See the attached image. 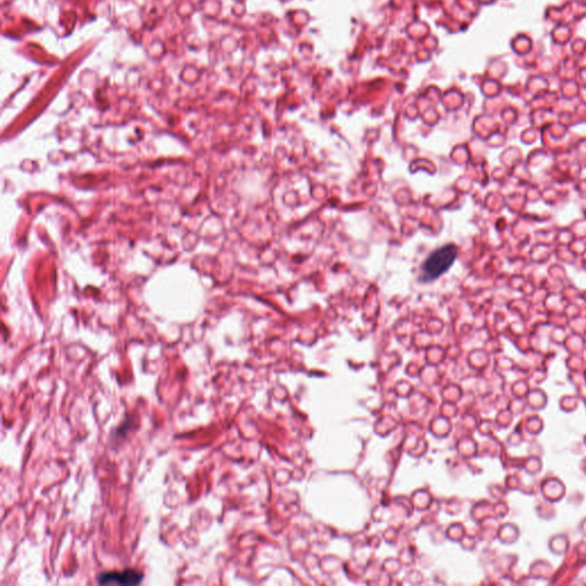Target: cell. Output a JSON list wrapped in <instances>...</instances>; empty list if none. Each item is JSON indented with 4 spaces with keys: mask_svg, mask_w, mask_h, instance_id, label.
I'll use <instances>...</instances> for the list:
<instances>
[{
    "mask_svg": "<svg viewBox=\"0 0 586 586\" xmlns=\"http://www.w3.org/2000/svg\"><path fill=\"white\" fill-rule=\"evenodd\" d=\"M458 250L454 244H447L435 250L428 256L423 266V279L426 281L436 280L443 275L455 263Z\"/></svg>",
    "mask_w": 586,
    "mask_h": 586,
    "instance_id": "cell-1",
    "label": "cell"
},
{
    "mask_svg": "<svg viewBox=\"0 0 586 586\" xmlns=\"http://www.w3.org/2000/svg\"><path fill=\"white\" fill-rule=\"evenodd\" d=\"M143 580V574L137 569L124 572H105L97 577L99 584H119V585H137Z\"/></svg>",
    "mask_w": 586,
    "mask_h": 586,
    "instance_id": "cell-2",
    "label": "cell"
}]
</instances>
